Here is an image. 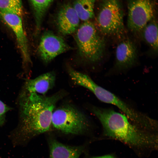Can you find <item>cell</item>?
Returning <instances> with one entry per match:
<instances>
[{"instance_id":"cell-11","label":"cell","mask_w":158,"mask_h":158,"mask_svg":"<svg viewBox=\"0 0 158 158\" xmlns=\"http://www.w3.org/2000/svg\"><path fill=\"white\" fill-rule=\"evenodd\" d=\"M137 56V51L134 44L129 39L124 40L118 44L116 48V66L121 69L129 68L135 63Z\"/></svg>"},{"instance_id":"cell-7","label":"cell","mask_w":158,"mask_h":158,"mask_svg":"<svg viewBox=\"0 0 158 158\" xmlns=\"http://www.w3.org/2000/svg\"><path fill=\"white\" fill-rule=\"evenodd\" d=\"M155 8L152 0H130L127 19L129 29L133 32L141 31L153 19Z\"/></svg>"},{"instance_id":"cell-17","label":"cell","mask_w":158,"mask_h":158,"mask_svg":"<svg viewBox=\"0 0 158 158\" xmlns=\"http://www.w3.org/2000/svg\"><path fill=\"white\" fill-rule=\"evenodd\" d=\"M0 11L13 13L21 17L23 14L22 0H0Z\"/></svg>"},{"instance_id":"cell-18","label":"cell","mask_w":158,"mask_h":158,"mask_svg":"<svg viewBox=\"0 0 158 158\" xmlns=\"http://www.w3.org/2000/svg\"><path fill=\"white\" fill-rule=\"evenodd\" d=\"M11 109L10 107L0 100V126L3 125L5 123L6 114Z\"/></svg>"},{"instance_id":"cell-19","label":"cell","mask_w":158,"mask_h":158,"mask_svg":"<svg viewBox=\"0 0 158 158\" xmlns=\"http://www.w3.org/2000/svg\"><path fill=\"white\" fill-rule=\"evenodd\" d=\"M93 158H115L114 157L110 155H107L101 156L94 157Z\"/></svg>"},{"instance_id":"cell-6","label":"cell","mask_w":158,"mask_h":158,"mask_svg":"<svg viewBox=\"0 0 158 158\" xmlns=\"http://www.w3.org/2000/svg\"><path fill=\"white\" fill-rule=\"evenodd\" d=\"M98 30L106 35L119 36L124 32L123 10L120 0H103L97 18Z\"/></svg>"},{"instance_id":"cell-16","label":"cell","mask_w":158,"mask_h":158,"mask_svg":"<svg viewBox=\"0 0 158 158\" xmlns=\"http://www.w3.org/2000/svg\"><path fill=\"white\" fill-rule=\"evenodd\" d=\"M157 27V23L152 19L142 30V36L145 41L156 51L158 50Z\"/></svg>"},{"instance_id":"cell-15","label":"cell","mask_w":158,"mask_h":158,"mask_svg":"<svg viewBox=\"0 0 158 158\" xmlns=\"http://www.w3.org/2000/svg\"><path fill=\"white\" fill-rule=\"evenodd\" d=\"M34 8L35 20V34H39L43 18L53 0H30Z\"/></svg>"},{"instance_id":"cell-9","label":"cell","mask_w":158,"mask_h":158,"mask_svg":"<svg viewBox=\"0 0 158 158\" xmlns=\"http://www.w3.org/2000/svg\"><path fill=\"white\" fill-rule=\"evenodd\" d=\"M0 17L15 34L24 63L30 60L28 41L21 17L15 13L0 11Z\"/></svg>"},{"instance_id":"cell-8","label":"cell","mask_w":158,"mask_h":158,"mask_svg":"<svg viewBox=\"0 0 158 158\" xmlns=\"http://www.w3.org/2000/svg\"><path fill=\"white\" fill-rule=\"evenodd\" d=\"M72 49L62 37L48 30L44 32L41 38L38 50L42 60L48 63Z\"/></svg>"},{"instance_id":"cell-14","label":"cell","mask_w":158,"mask_h":158,"mask_svg":"<svg viewBox=\"0 0 158 158\" xmlns=\"http://www.w3.org/2000/svg\"><path fill=\"white\" fill-rule=\"evenodd\" d=\"M95 0H74L73 6L80 20L84 22L94 16Z\"/></svg>"},{"instance_id":"cell-1","label":"cell","mask_w":158,"mask_h":158,"mask_svg":"<svg viewBox=\"0 0 158 158\" xmlns=\"http://www.w3.org/2000/svg\"><path fill=\"white\" fill-rule=\"evenodd\" d=\"M65 95L62 90L49 96L21 91L18 100V133L32 137L48 131L56 105Z\"/></svg>"},{"instance_id":"cell-5","label":"cell","mask_w":158,"mask_h":158,"mask_svg":"<svg viewBox=\"0 0 158 158\" xmlns=\"http://www.w3.org/2000/svg\"><path fill=\"white\" fill-rule=\"evenodd\" d=\"M85 115L71 104H65L54 109L51 124L66 134H79L88 130L90 123Z\"/></svg>"},{"instance_id":"cell-12","label":"cell","mask_w":158,"mask_h":158,"mask_svg":"<svg viewBox=\"0 0 158 158\" xmlns=\"http://www.w3.org/2000/svg\"><path fill=\"white\" fill-rule=\"evenodd\" d=\"M56 75L53 71L42 74L35 78L27 79L21 91L44 95L55 85Z\"/></svg>"},{"instance_id":"cell-2","label":"cell","mask_w":158,"mask_h":158,"mask_svg":"<svg viewBox=\"0 0 158 158\" xmlns=\"http://www.w3.org/2000/svg\"><path fill=\"white\" fill-rule=\"evenodd\" d=\"M91 111L101 123L105 135L135 147L154 146V137L146 134L123 114L110 109L93 107Z\"/></svg>"},{"instance_id":"cell-10","label":"cell","mask_w":158,"mask_h":158,"mask_svg":"<svg viewBox=\"0 0 158 158\" xmlns=\"http://www.w3.org/2000/svg\"><path fill=\"white\" fill-rule=\"evenodd\" d=\"M80 19L73 6L67 4L59 11L56 19L58 30L65 35L72 34L79 27Z\"/></svg>"},{"instance_id":"cell-4","label":"cell","mask_w":158,"mask_h":158,"mask_svg":"<svg viewBox=\"0 0 158 158\" xmlns=\"http://www.w3.org/2000/svg\"><path fill=\"white\" fill-rule=\"evenodd\" d=\"M79 83L80 86L92 92L101 101L118 107L137 126L144 128L150 124L151 120L150 118L135 110L114 94L98 85L88 75L83 76Z\"/></svg>"},{"instance_id":"cell-3","label":"cell","mask_w":158,"mask_h":158,"mask_svg":"<svg viewBox=\"0 0 158 158\" xmlns=\"http://www.w3.org/2000/svg\"><path fill=\"white\" fill-rule=\"evenodd\" d=\"M75 39L80 56L90 62H95L102 57L105 47L95 24L90 20L85 21L76 31Z\"/></svg>"},{"instance_id":"cell-13","label":"cell","mask_w":158,"mask_h":158,"mask_svg":"<svg viewBox=\"0 0 158 158\" xmlns=\"http://www.w3.org/2000/svg\"><path fill=\"white\" fill-rule=\"evenodd\" d=\"M49 158H79L82 151L80 147L63 144L55 139L49 142Z\"/></svg>"}]
</instances>
